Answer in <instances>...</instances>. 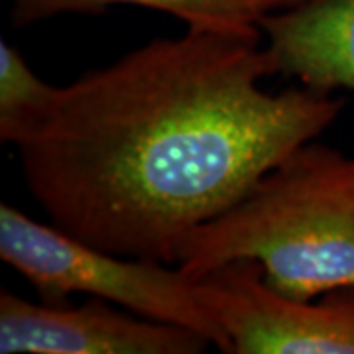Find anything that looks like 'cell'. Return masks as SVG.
Returning a JSON list of instances; mask_svg holds the SVG:
<instances>
[{
  "label": "cell",
  "instance_id": "cell-2",
  "mask_svg": "<svg viewBox=\"0 0 354 354\" xmlns=\"http://www.w3.org/2000/svg\"><path fill=\"white\" fill-rule=\"evenodd\" d=\"M252 260L291 297L354 288V156L307 140L181 244L176 266L201 278Z\"/></svg>",
  "mask_w": 354,
  "mask_h": 354
},
{
  "label": "cell",
  "instance_id": "cell-4",
  "mask_svg": "<svg viewBox=\"0 0 354 354\" xmlns=\"http://www.w3.org/2000/svg\"><path fill=\"white\" fill-rule=\"evenodd\" d=\"M199 279L227 335L228 354H354V288L291 297L268 286L252 260Z\"/></svg>",
  "mask_w": 354,
  "mask_h": 354
},
{
  "label": "cell",
  "instance_id": "cell-1",
  "mask_svg": "<svg viewBox=\"0 0 354 354\" xmlns=\"http://www.w3.org/2000/svg\"><path fill=\"white\" fill-rule=\"evenodd\" d=\"M256 26H185L59 87L16 146L53 227L122 256L176 264L203 223L339 118L335 93L268 91Z\"/></svg>",
  "mask_w": 354,
  "mask_h": 354
},
{
  "label": "cell",
  "instance_id": "cell-6",
  "mask_svg": "<svg viewBox=\"0 0 354 354\" xmlns=\"http://www.w3.org/2000/svg\"><path fill=\"white\" fill-rule=\"evenodd\" d=\"M258 28L270 75L354 93V0H295Z\"/></svg>",
  "mask_w": 354,
  "mask_h": 354
},
{
  "label": "cell",
  "instance_id": "cell-3",
  "mask_svg": "<svg viewBox=\"0 0 354 354\" xmlns=\"http://www.w3.org/2000/svg\"><path fill=\"white\" fill-rule=\"evenodd\" d=\"M0 258L36 290L39 301L64 304L77 293L99 297L197 330L228 354L227 335L207 305L201 279L176 264L104 250L8 203H0Z\"/></svg>",
  "mask_w": 354,
  "mask_h": 354
},
{
  "label": "cell",
  "instance_id": "cell-8",
  "mask_svg": "<svg viewBox=\"0 0 354 354\" xmlns=\"http://www.w3.org/2000/svg\"><path fill=\"white\" fill-rule=\"evenodd\" d=\"M59 87L46 83L26 57L0 39V142L18 146L46 124Z\"/></svg>",
  "mask_w": 354,
  "mask_h": 354
},
{
  "label": "cell",
  "instance_id": "cell-7",
  "mask_svg": "<svg viewBox=\"0 0 354 354\" xmlns=\"http://www.w3.org/2000/svg\"><path fill=\"white\" fill-rule=\"evenodd\" d=\"M295 0H8L10 24L28 28L57 16H99L111 6H140L164 12L185 26H260L266 16Z\"/></svg>",
  "mask_w": 354,
  "mask_h": 354
},
{
  "label": "cell",
  "instance_id": "cell-5",
  "mask_svg": "<svg viewBox=\"0 0 354 354\" xmlns=\"http://www.w3.org/2000/svg\"><path fill=\"white\" fill-rule=\"evenodd\" d=\"M211 346L197 330L99 297L36 304L0 291V354H201Z\"/></svg>",
  "mask_w": 354,
  "mask_h": 354
}]
</instances>
